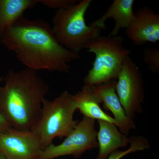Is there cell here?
Wrapping results in <instances>:
<instances>
[{
    "mask_svg": "<svg viewBox=\"0 0 159 159\" xmlns=\"http://www.w3.org/2000/svg\"><path fill=\"white\" fill-rule=\"evenodd\" d=\"M1 42L14 53L26 68L68 73L70 63L79 54L57 41L49 24L41 20L22 17L0 36Z\"/></svg>",
    "mask_w": 159,
    "mask_h": 159,
    "instance_id": "6da1fadb",
    "label": "cell"
},
{
    "mask_svg": "<svg viewBox=\"0 0 159 159\" xmlns=\"http://www.w3.org/2000/svg\"><path fill=\"white\" fill-rule=\"evenodd\" d=\"M0 87V114L12 129L31 130L39 119L49 87L37 72L10 70Z\"/></svg>",
    "mask_w": 159,
    "mask_h": 159,
    "instance_id": "7a4b0ae2",
    "label": "cell"
},
{
    "mask_svg": "<svg viewBox=\"0 0 159 159\" xmlns=\"http://www.w3.org/2000/svg\"><path fill=\"white\" fill-rule=\"evenodd\" d=\"M92 0H81L67 8L57 10L52 19V30L58 42L79 54L101 30L87 25L85 16Z\"/></svg>",
    "mask_w": 159,
    "mask_h": 159,
    "instance_id": "3957f363",
    "label": "cell"
},
{
    "mask_svg": "<svg viewBox=\"0 0 159 159\" xmlns=\"http://www.w3.org/2000/svg\"><path fill=\"white\" fill-rule=\"evenodd\" d=\"M122 36H99L84 49L95 54L93 66L84 79V85L93 87L117 79L123 61L131 50L124 46Z\"/></svg>",
    "mask_w": 159,
    "mask_h": 159,
    "instance_id": "277c9868",
    "label": "cell"
},
{
    "mask_svg": "<svg viewBox=\"0 0 159 159\" xmlns=\"http://www.w3.org/2000/svg\"><path fill=\"white\" fill-rule=\"evenodd\" d=\"M76 110L72 95L67 90L53 100H44L39 119L31 130L39 137L43 150L55 138H66L70 133L77 123L74 118Z\"/></svg>",
    "mask_w": 159,
    "mask_h": 159,
    "instance_id": "5b68a950",
    "label": "cell"
},
{
    "mask_svg": "<svg viewBox=\"0 0 159 159\" xmlns=\"http://www.w3.org/2000/svg\"><path fill=\"white\" fill-rule=\"evenodd\" d=\"M95 121L83 116L62 142L49 145L42 151L39 159H54L66 156L77 158L87 151L96 148L98 142Z\"/></svg>",
    "mask_w": 159,
    "mask_h": 159,
    "instance_id": "8992f818",
    "label": "cell"
},
{
    "mask_svg": "<svg viewBox=\"0 0 159 159\" xmlns=\"http://www.w3.org/2000/svg\"><path fill=\"white\" fill-rule=\"evenodd\" d=\"M117 79V96L127 116L134 119L142 112L145 89L141 71L129 56L123 61Z\"/></svg>",
    "mask_w": 159,
    "mask_h": 159,
    "instance_id": "52a82bcc",
    "label": "cell"
},
{
    "mask_svg": "<svg viewBox=\"0 0 159 159\" xmlns=\"http://www.w3.org/2000/svg\"><path fill=\"white\" fill-rule=\"evenodd\" d=\"M43 150L39 137L31 130L0 133V153L7 159H39Z\"/></svg>",
    "mask_w": 159,
    "mask_h": 159,
    "instance_id": "ba28073f",
    "label": "cell"
},
{
    "mask_svg": "<svg viewBox=\"0 0 159 159\" xmlns=\"http://www.w3.org/2000/svg\"><path fill=\"white\" fill-rule=\"evenodd\" d=\"M125 34L136 46L159 41V14L148 6L140 8L135 13V18Z\"/></svg>",
    "mask_w": 159,
    "mask_h": 159,
    "instance_id": "9c48e42d",
    "label": "cell"
},
{
    "mask_svg": "<svg viewBox=\"0 0 159 159\" xmlns=\"http://www.w3.org/2000/svg\"><path fill=\"white\" fill-rule=\"evenodd\" d=\"M116 81L111 80L105 83L93 87L94 92L102 100L104 105L111 111L116 121V125L122 134L127 135L136 128L134 119L125 114L116 90Z\"/></svg>",
    "mask_w": 159,
    "mask_h": 159,
    "instance_id": "30bf717a",
    "label": "cell"
},
{
    "mask_svg": "<svg viewBox=\"0 0 159 159\" xmlns=\"http://www.w3.org/2000/svg\"><path fill=\"white\" fill-rule=\"evenodd\" d=\"M134 0H114L101 17L89 25L102 30L105 29L106 21L109 19H112L115 22V25L109 36H116L121 29H127L134 19Z\"/></svg>",
    "mask_w": 159,
    "mask_h": 159,
    "instance_id": "8fae6325",
    "label": "cell"
},
{
    "mask_svg": "<svg viewBox=\"0 0 159 159\" xmlns=\"http://www.w3.org/2000/svg\"><path fill=\"white\" fill-rule=\"evenodd\" d=\"M99 129L97 132V140L99 147L97 159H104L119 148L127 146L129 138L122 134L113 123L97 120Z\"/></svg>",
    "mask_w": 159,
    "mask_h": 159,
    "instance_id": "7c38bea8",
    "label": "cell"
},
{
    "mask_svg": "<svg viewBox=\"0 0 159 159\" xmlns=\"http://www.w3.org/2000/svg\"><path fill=\"white\" fill-rule=\"evenodd\" d=\"M76 103L77 110L84 116L97 120L107 121L116 125L113 117L106 113L101 107V99L94 92L93 87L84 85L81 90L74 95H72Z\"/></svg>",
    "mask_w": 159,
    "mask_h": 159,
    "instance_id": "4fadbf2b",
    "label": "cell"
},
{
    "mask_svg": "<svg viewBox=\"0 0 159 159\" xmlns=\"http://www.w3.org/2000/svg\"><path fill=\"white\" fill-rule=\"evenodd\" d=\"M38 4V0H0V36Z\"/></svg>",
    "mask_w": 159,
    "mask_h": 159,
    "instance_id": "5bb4252c",
    "label": "cell"
},
{
    "mask_svg": "<svg viewBox=\"0 0 159 159\" xmlns=\"http://www.w3.org/2000/svg\"><path fill=\"white\" fill-rule=\"evenodd\" d=\"M129 143L130 146L126 150L116 151L104 159H121L129 154L144 151L150 147L147 139L142 136L130 137Z\"/></svg>",
    "mask_w": 159,
    "mask_h": 159,
    "instance_id": "9a60e30c",
    "label": "cell"
},
{
    "mask_svg": "<svg viewBox=\"0 0 159 159\" xmlns=\"http://www.w3.org/2000/svg\"><path fill=\"white\" fill-rule=\"evenodd\" d=\"M143 59L152 72L158 74L159 72V50L147 48L143 52Z\"/></svg>",
    "mask_w": 159,
    "mask_h": 159,
    "instance_id": "2e32d148",
    "label": "cell"
},
{
    "mask_svg": "<svg viewBox=\"0 0 159 159\" xmlns=\"http://www.w3.org/2000/svg\"><path fill=\"white\" fill-rule=\"evenodd\" d=\"M39 4L51 9H59L67 8L72 4L77 2V0H38Z\"/></svg>",
    "mask_w": 159,
    "mask_h": 159,
    "instance_id": "e0dca14e",
    "label": "cell"
},
{
    "mask_svg": "<svg viewBox=\"0 0 159 159\" xmlns=\"http://www.w3.org/2000/svg\"><path fill=\"white\" fill-rule=\"evenodd\" d=\"M3 79L2 77H0V87L1 83L3 81ZM11 126L7 123L2 116L0 114V133L6 132L11 129Z\"/></svg>",
    "mask_w": 159,
    "mask_h": 159,
    "instance_id": "ac0fdd59",
    "label": "cell"
},
{
    "mask_svg": "<svg viewBox=\"0 0 159 159\" xmlns=\"http://www.w3.org/2000/svg\"><path fill=\"white\" fill-rule=\"evenodd\" d=\"M0 159H7L4 156L0 153Z\"/></svg>",
    "mask_w": 159,
    "mask_h": 159,
    "instance_id": "d6986e66",
    "label": "cell"
}]
</instances>
